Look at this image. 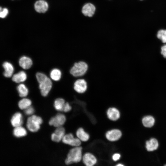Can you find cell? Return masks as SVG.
Returning a JSON list of instances; mask_svg holds the SVG:
<instances>
[{
	"label": "cell",
	"mask_w": 166,
	"mask_h": 166,
	"mask_svg": "<svg viewBox=\"0 0 166 166\" xmlns=\"http://www.w3.org/2000/svg\"><path fill=\"white\" fill-rule=\"evenodd\" d=\"M121 157V155L120 154L116 153L114 154L112 156V158L114 161H117Z\"/></svg>",
	"instance_id": "obj_32"
},
{
	"label": "cell",
	"mask_w": 166,
	"mask_h": 166,
	"mask_svg": "<svg viewBox=\"0 0 166 166\" xmlns=\"http://www.w3.org/2000/svg\"><path fill=\"white\" fill-rule=\"evenodd\" d=\"M107 115L109 119L113 121L117 120L120 116V112L115 107L109 108L107 111Z\"/></svg>",
	"instance_id": "obj_13"
},
{
	"label": "cell",
	"mask_w": 166,
	"mask_h": 166,
	"mask_svg": "<svg viewBox=\"0 0 166 166\" xmlns=\"http://www.w3.org/2000/svg\"><path fill=\"white\" fill-rule=\"evenodd\" d=\"M82 148L79 146L75 147L69 151L65 162L69 165L80 162L82 159Z\"/></svg>",
	"instance_id": "obj_2"
},
{
	"label": "cell",
	"mask_w": 166,
	"mask_h": 166,
	"mask_svg": "<svg viewBox=\"0 0 166 166\" xmlns=\"http://www.w3.org/2000/svg\"><path fill=\"white\" fill-rule=\"evenodd\" d=\"M66 120L65 116L63 114L58 113L55 117L51 118L49 121V124L57 128L63 125Z\"/></svg>",
	"instance_id": "obj_6"
},
{
	"label": "cell",
	"mask_w": 166,
	"mask_h": 166,
	"mask_svg": "<svg viewBox=\"0 0 166 166\" xmlns=\"http://www.w3.org/2000/svg\"><path fill=\"white\" fill-rule=\"evenodd\" d=\"M65 130L62 126L57 127L54 132L51 135L52 140L55 142H59L62 140L65 136Z\"/></svg>",
	"instance_id": "obj_9"
},
{
	"label": "cell",
	"mask_w": 166,
	"mask_h": 166,
	"mask_svg": "<svg viewBox=\"0 0 166 166\" xmlns=\"http://www.w3.org/2000/svg\"><path fill=\"white\" fill-rule=\"evenodd\" d=\"M13 133L15 136L20 137L25 136L27 134V132L26 129L21 126L15 127Z\"/></svg>",
	"instance_id": "obj_20"
},
{
	"label": "cell",
	"mask_w": 166,
	"mask_h": 166,
	"mask_svg": "<svg viewBox=\"0 0 166 166\" xmlns=\"http://www.w3.org/2000/svg\"><path fill=\"white\" fill-rule=\"evenodd\" d=\"M158 146L157 140L155 138H152L146 142V147L149 151H153L156 150Z\"/></svg>",
	"instance_id": "obj_18"
},
{
	"label": "cell",
	"mask_w": 166,
	"mask_h": 166,
	"mask_svg": "<svg viewBox=\"0 0 166 166\" xmlns=\"http://www.w3.org/2000/svg\"><path fill=\"white\" fill-rule=\"evenodd\" d=\"M161 53L163 57L166 58V44L161 47Z\"/></svg>",
	"instance_id": "obj_31"
},
{
	"label": "cell",
	"mask_w": 166,
	"mask_h": 166,
	"mask_svg": "<svg viewBox=\"0 0 166 166\" xmlns=\"http://www.w3.org/2000/svg\"><path fill=\"white\" fill-rule=\"evenodd\" d=\"M157 38L160 40L164 43H166V30H161L157 33Z\"/></svg>",
	"instance_id": "obj_26"
},
{
	"label": "cell",
	"mask_w": 166,
	"mask_h": 166,
	"mask_svg": "<svg viewBox=\"0 0 166 166\" xmlns=\"http://www.w3.org/2000/svg\"><path fill=\"white\" fill-rule=\"evenodd\" d=\"M2 66L4 69V71L3 72L4 76L6 77H11L14 70L13 65L10 63L6 61L3 63Z\"/></svg>",
	"instance_id": "obj_16"
},
{
	"label": "cell",
	"mask_w": 166,
	"mask_h": 166,
	"mask_svg": "<svg viewBox=\"0 0 166 166\" xmlns=\"http://www.w3.org/2000/svg\"><path fill=\"white\" fill-rule=\"evenodd\" d=\"M88 83L84 78H80L77 79L73 84V89L77 93L83 94L85 93L88 89Z\"/></svg>",
	"instance_id": "obj_4"
},
{
	"label": "cell",
	"mask_w": 166,
	"mask_h": 166,
	"mask_svg": "<svg viewBox=\"0 0 166 166\" xmlns=\"http://www.w3.org/2000/svg\"><path fill=\"white\" fill-rule=\"evenodd\" d=\"M42 122V120L40 117L32 115L28 118L26 126L29 130L35 132L39 130Z\"/></svg>",
	"instance_id": "obj_3"
},
{
	"label": "cell",
	"mask_w": 166,
	"mask_h": 166,
	"mask_svg": "<svg viewBox=\"0 0 166 166\" xmlns=\"http://www.w3.org/2000/svg\"><path fill=\"white\" fill-rule=\"evenodd\" d=\"M82 160L83 163L87 166H93L97 162V159L95 156L89 152L85 153L83 155Z\"/></svg>",
	"instance_id": "obj_10"
},
{
	"label": "cell",
	"mask_w": 166,
	"mask_h": 166,
	"mask_svg": "<svg viewBox=\"0 0 166 166\" xmlns=\"http://www.w3.org/2000/svg\"><path fill=\"white\" fill-rule=\"evenodd\" d=\"M76 134L78 138L81 141H86L89 138V136L82 128H79L77 130Z\"/></svg>",
	"instance_id": "obj_19"
},
{
	"label": "cell",
	"mask_w": 166,
	"mask_h": 166,
	"mask_svg": "<svg viewBox=\"0 0 166 166\" xmlns=\"http://www.w3.org/2000/svg\"><path fill=\"white\" fill-rule=\"evenodd\" d=\"M0 17L1 18H4L7 15L8 10L7 8H4L2 10V8L0 7Z\"/></svg>",
	"instance_id": "obj_29"
},
{
	"label": "cell",
	"mask_w": 166,
	"mask_h": 166,
	"mask_svg": "<svg viewBox=\"0 0 166 166\" xmlns=\"http://www.w3.org/2000/svg\"><path fill=\"white\" fill-rule=\"evenodd\" d=\"M26 79L27 75L26 73L22 71L14 74L12 78V81L16 83L24 82Z\"/></svg>",
	"instance_id": "obj_17"
},
{
	"label": "cell",
	"mask_w": 166,
	"mask_h": 166,
	"mask_svg": "<svg viewBox=\"0 0 166 166\" xmlns=\"http://www.w3.org/2000/svg\"><path fill=\"white\" fill-rule=\"evenodd\" d=\"M65 103L64 99L62 98H58L55 101L54 107L56 110L63 111Z\"/></svg>",
	"instance_id": "obj_24"
},
{
	"label": "cell",
	"mask_w": 166,
	"mask_h": 166,
	"mask_svg": "<svg viewBox=\"0 0 166 166\" xmlns=\"http://www.w3.org/2000/svg\"><path fill=\"white\" fill-rule=\"evenodd\" d=\"M34 8L37 12L44 13L47 10L48 5L46 1L43 0H39L35 3Z\"/></svg>",
	"instance_id": "obj_11"
},
{
	"label": "cell",
	"mask_w": 166,
	"mask_h": 166,
	"mask_svg": "<svg viewBox=\"0 0 166 166\" xmlns=\"http://www.w3.org/2000/svg\"><path fill=\"white\" fill-rule=\"evenodd\" d=\"M95 9V7L93 5L90 3H88L83 6L82 12L85 16L91 17L94 14Z\"/></svg>",
	"instance_id": "obj_12"
},
{
	"label": "cell",
	"mask_w": 166,
	"mask_h": 166,
	"mask_svg": "<svg viewBox=\"0 0 166 166\" xmlns=\"http://www.w3.org/2000/svg\"><path fill=\"white\" fill-rule=\"evenodd\" d=\"M122 133L118 129H113L107 131L105 134L106 137L109 140L114 141L117 140L121 137Z\"/></svg>",
	"instance_id": "obj_8"
},
{
	"label": "cell",
	"mask_w": 166,
	"mask_h": 166,
	"mask_svg": "<svg viewBox=\"0 0 166 166\" xmlns=\"http://www.w3.org/2000/svg\"><path fill=\"white\" fill-rule=\"evenodd\" d=\"M117 166H124V165L122 164H117Z\"/></svg>",
	"instance_id": "obj_33"
},
{
	"label": "cell",
	"mask_w": 166,
	"mask_h": 166,
	"mask_svg": "<svg viewBox=\"0 0 166 166\" xmlns=\"http://www.w3.org/2000/svg\"><path fill=\"white\" fill-rule=\"evenodd\" d=\"M34 110L33 107L31 106L24 109V113L27 115H32L34 113Z\"/></svg>",
	"instance_id": "obj_28"
},
{
	"label": "cell",
	"mask_w": 166,
	"mask_h": 166,
	"mask_svg": "<svg viewBox=\"0 0 166 166\" xmlns=\"http://www.w3.org/2000/svg\"><path fill=\"white\" fill-rule=\"evenodd\" d=\"M142 122L145 127L150 128L154 124L155 120L151 116H146L143 118Z\"/></svg>",
	"instance_id": "obj_21"
},
{
	"label": "cell",
	"mask_w": 166,
	"mask_h": 166,
	"mask_svg": "<svg viewBox=\"0 0 166 166\" xmlns=\"http://www.w3.org/2000/svg\"><path fill=\"white\" fill-rule=\"evenodd\" d=\"M36 77L38 82L40 83L46 79L48 77L44 74L38 72L36 74Z\"/></svg>",
	"instance_id": "obj_27"
},
{
	"label": "cell",
	"mask_w": 166,
	"mask_h": 166,
	"mask_svg": "<svg viewBox=\"0 0 166 166\" xmlns=\"http://www.w3.org/2000/svg\"><path fill=\"white\" fill-rule=\"evenodd\" d=\"M165 166H166V165H165Z\"/></svg>",
	"instance_id": "obj_34"
},
{
	"label": "cell",
	"mask_w": 166,
	"mask_h": 166,
	"mask_svg": "<svg viewBox=\"0 0 166 166\" xmlns=\"http://www.w3.org/2000/svg\"><path fill=\"white\" fill-rule=\"evenodd\" d=\"M89 69L88 64L85 61H80L74 63L71 67L70 74L77 78H81L87 72Z\"/></svg>",
	"instance_id": "obj_1"
},
{
	"label": "cell",
	"mask_w": 166,
	"mask_h": 166,
	"mask_svg": "<svg viewBox=\"0 0 166 166\" xmlns=\"http://www.w3.org/2000/svg\"><path fill=\"white\" fill-rule=\"evenodd\" d=\"M23 122L22 114L19 112L15 113L13 116L11 120V124L14 127L21 126Z\"/></svg>",
	"instance_id": "obj_14"
},
{
	"label": "cell",
	"mask_w": 166,
	"mask_h": 166,
	"mask_svg": "<svg viewBox=\"0 0 166 166\" xmlns=\"http://www.w3.org/2000/svg\"><path fill=\"white\" fill-rule=\"evenodd\" d=\"M71 109V107L68 102H65L63 108V111L67 112Z\"/></svg>",
	"instance_id": "obj_30"
},
{
	"label": "cell",
	"mask_w": 166,
	"mask_h": 166,
	"mask_svg": "<svg viewBox=\"0 0 166 166\" xmlns=\"http://www.w3.org/2000/svg\"><path fill=\"white\" fill-rule=\"evenodd\" d=\"M62 140L63 143L74 147L79 146L81 143V141L78 138L74 137L72 133L65 135Z\"/></svg>",
	"instance_id": "obj_5"
},
{
	"label": "cell",
	"mask_w": 166,
	"mask_h": 166,
	"mask_svg": "<svg viewBox=\"0 0 166 166\" xmlns=\"http://www.w3.org/2000/svg\"><path fill=\"white\" fill-rule=\"evenodd\" d=\"M19 96L21 97H26L28 93V90L26 86L23 84H19L17 87Z\"/></svg>",
	"instance_id": "obj_22"
},
{
	"label": "cell",
	"mask_w": 166,
	"mask_h": 166,
	"mask_svg": "<svg viewBox=\"0 0 166 166\" xmlns=\"http://www.w3.org/2000/svg\"><path fill=\"white\" fill-rule=\"evenodd\" d=\"M31 101L28 98H24L20 100L18 102V106L20 109L23 110L31 106Z\"/></svg>",
	"instance_id": "obj_25"
},
{
	"label": "cell",
	"mask_w": 166,
	"mask_h": 166,
	"mask_svg": "<svg viewBox=\"0 0 166 166\" xmlns=\"http://www.w3.org/2000/svg\"><path fill=\"white\" fill-rule=\"evenodd\" d=\"M39 87L42 96H47L52 87V82L48 77L45 80L39 83Z\"/></svg>",
	"instance_id": "obj_7"
},
{
	"label": "cell",
	"mask_w": 166,
	"mask_h": 166,
	"mask_svg": "<svg viewBox=\"0 0 166 166\" xmlns=\"http://www.w3.org/2000/svg\"><path fill=\"white\" fill-rule=\"evenodd\" d=\"M32 61L30 57L23 56L20 58L19 61V65L24 69L30 68L32 65Z\"/></svg>",
	"instance_id": "obj_15"
},
{
	"label": "cell",
	"mask_w": 166,
	"mask_h": 166,
	"mask_svg": "<svg viewBox=\"0 0 166 166\" xmlns=\"http://www.w3.org/2000/svg\"><path fill=\"white\" fill-rule=\"evenodd\" d=\"M50 74L51 78L55 81L59 80L61 77V71L59 69L56 68L53 69L50 72Z\"/></svg>",
	"instance_id": "obj_23"
}]
</instances>
